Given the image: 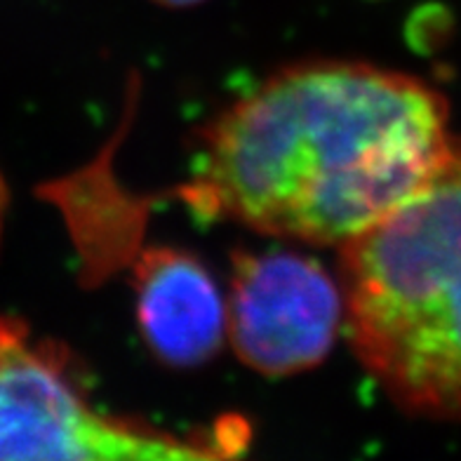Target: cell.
Instances as JSON below:
<instances>
[{
  "label": "cell",
  "mask_w": 461,
  "mask_h": 461,
  "mask_svg": "<svg viewBox=\"0 0 461 461\" xmlns=\"http://www.w3.org/2000/svg\"><path fill=\"white\" fill-rule=\"evenodd\" d=\"M452 141L447 99L426 80L303 61L217 115L182 195L205 217L341 248L410 198Z\"/></svg>",
  "instance_id": "6da1fadb"
},
{
  "label": "cell",
  "mask_w": 461,
  "mask_h": 461,
  "mask_svg": "<svg viewBox=\"0 0 461 461\" xmlns=\"http://www.w3.org/2000/svg\"><path fill=\"white\" fill-rule=\"evenodd\" d=\"M339 252L346 330L365 370L405 412L461 421V137Z\"/></svg>",
  "instance_id": "7a4b0ae2"
},
{
  "label": "cell",
  "mask_w": 461,
  "mask_h": 461,
  "mask_svg": "<svg viewBox=\"0 0 461 461\" xmlns=\"http://www.w3.org/2000/svg\"><path fill=\"white\" fill-rule=\"evenodd\" d=\"M0 461H238L221 445L111 417L76 382L67 353L0 316Z\"/></svg>",
  "instance_id": "3957f363"
},
{
  "label": "cell",
  "mask_w": 461,
  "mask_h": 461,
  "mask_svg": "<svg viewBox=\"0 0 461 461\" xmlns=\"http://www.w3.org/2000/svg\"><path fill=\"white\" fill-rule=\"evenodd\" d=\"M226 306L233 351L271 376L321 365L346 325L339 280L318 261L283 249L236 255Z\"/></svg>",
  "instance_id": "277c9868"
},
{
  "label": "cell",
  "mask_w": 461,
  "mask_h": 461,
  "mask_svg": "<svg viewBox=\"0 0 461 461\" xmlns=\"http://www.w3.org/2000/svg\"><path fill=\"white\" fill-rule=\"evenodd\" d=\"M134 297L141 337L172 367L207 363L229 337L226 297L182 249H146L134 268Z\"/></svg>",
  "instance_id": "5b68a950"
},
{
  "label": "cell",
  "mask_w": 461,
  "mask_h": 461,
  "mask_svg": "<svg viewBox=\"0 0 461 461\" xmlns=\"http://www.w3.org/2000/svg\"><path fill=\"white\" fill-rule=\"evenodd\" d=\"M160 5H167V7H188V5H198L203 0H156Z\"/></svg>",
  "instance_id": "8992f818"
}]
</instances>
